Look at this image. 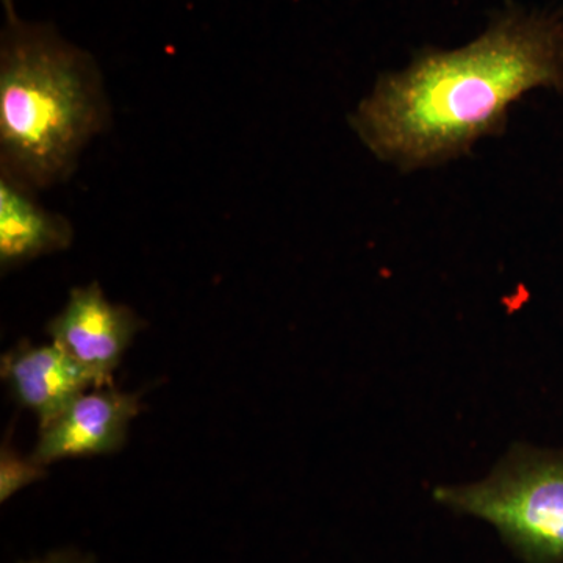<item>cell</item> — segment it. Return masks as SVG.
<instances>
[{"instance_id":"1","label":"cell","mask_w":563,"mask_h":563,"mask_svg":"<svg viewBox=\"0 0 563 563\" xmlns=\"http://www.w3.org/2000/svg\"><path fill=\"white\" fill-rule=\"evenodd\" d=\"M537 88L563 91V16L509 9L461 49L422 51L385 74L351 125L377 158L413 172L503 133L510 106Z\"/></svg>"},{"instance_id":"2","label":"cell","mask_w":563,"mask_h":563,"mask_svg":"<svg viewBox=\"0 0 563 563\" xmlns=\"http://www.w3.org/2000/svg\"><path fill=\"white\" fill-rule=\"evenodd\" d=\"M98 62L46 22L5 18L0 38V176L36 192L65 184L110 124Z\"/></svg>"},{"instance_id":"3","label":"cell","mask_w":563,"mask_h":563,"mask_svg":"<svg viewBox=\"0 0 563 563\" xmlns=\"http://www.w3.org/2000/svg\"><path fill=\"white\" fill-rule=\"evenodd\" d=\"M435 503L493 526L526 563H563V450L517 443L485 479L443 485Z\"/></svg>"},{"instance_id":"4","label":"cell","mask_w":563,"mask_h":563,"mask_svg":"<svg viewBox=\"0 0 563 563\" xmlns=\"http://www.w3.org/2000/svg\"><path fill=\"white\" fill-rule=\"evenodd\" d=\"M144 328L131 307L111 302L98 282L69 291L65 307L46 325L51 342L110 387L114 369Z\"/></svg>"},{"instance_id":"5","label":"cell","mask_w":563,"mask_h":563,"mask_svg":"<svg viewBox=\"0 0 563 563\" xmlns=\"http://www.w3.org/2000/svg\"><path fill=\"white\" fill-rule=\"evenodd\" d=\"M141 406L139 396L117 388H92L40 429L31 457L47 466L63 459L117 453L128 442L129 428Z\"/></svg>"},{"instance_id":"6","label":"cell","mask_w":563,"mask_h":563,"mask_svg":"<svg viewBox=\"0 0 563 563\" xmlns=\"http://www.w3.org/2000/svg\"><path fill=\"white\" fill-rule=\"evenodd\" d=\"M0 374L14 401L49 426L74 399L92 388H103L98 377L69 357L55 343H22L3 354Z\"/></svg>"},{"instance_id":"7","label":"cell","mask_w":563,"mask_h":563,"mask_svg":"<svg viewBox=\"0 0 563 563\" xmlns=\"http://www.w3.org/2000/svg\"><path fill=\"white\" fill-rule=\"evenodd\" d=\"M73 224L44 209L32 191L0 176V268L2 273L44 255L69 250Z\"/></svg>"},{"instance_id":"8","label":"cell","mask_w":563,"mask_h":563,"mask_svg":"<svg viewBox=\"0 0 563 563\" xmlns=\"http://www.w3.org/2000/svg\"><path fill=\"white\" fill-rule=\"evenodd\" d=\"M46 466L32 457H20L11 448H2L0 453V503H7L22 488L43 479Z\"/></svg>"},{"instance_id":"9","label":"cell","mask_w":563,"mask_h":563,"mask_svg":"<svg viewBox=\"0 0 563 563\" xmlns=\"http://www.w3.org/2000/svg\"><path fill=\"white\" fill-rule=\"evenodd\" d=\"M21 563H95V558L77 548H62Z\"/></svg>"},{"instance_id":"10","label":"cell","mask_w":563,"mask_h":563,"mask_svg":"<svg viewBox=\"0 0 563 563\" xmlns=\"http://www.w3.org/2000/svg\"><path fill=\"white\" fill-rule=\"evenodd\" d=\"M3 11H5V18L14 16L16 13V0H2Z\"/></svg>"}]
</instances>
